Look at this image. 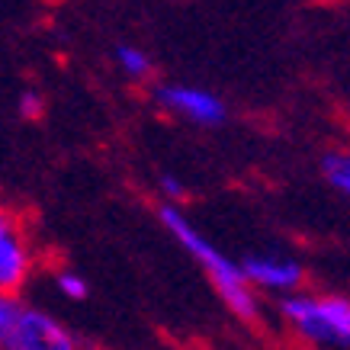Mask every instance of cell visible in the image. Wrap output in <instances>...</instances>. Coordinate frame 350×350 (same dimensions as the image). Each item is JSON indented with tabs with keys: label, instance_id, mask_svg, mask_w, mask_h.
I'll return each instance as SVG.
<instances>
[{
	"label": "cell",
	"instance_id": "1",
	"mask_svg": "<svg viewBox=\"0 0 350 350\" xmlns=\"http://www.w3.org/2000/svg\"><path fill=\"white\" fill-rule=\"evenodd\" d=\"M161 222L167 228L177 244H180L183 251L202 267V273L209 276V283L215 286V293L222 296V302L232 308L234 315L241 321H257L260 319V302H257V293L247 286V280H244L241 267L228 260V257L215 247L206 234L196 228V225L187 219V215L177 209V206H161Z\"/></svg>",
	"mask_w": 350,
	"mask_h": 350
},
{
	"label": "cell",
	"instance_id": "2",
	"mask_svg": "<svg viewBox=\"0 0 350 350\" xmlns=\"http://www.w3.org/2000/svg\"><path fill=\"white\" fill-rule=\"evenodd\" d=\"M280 315L312 347H347L350 302L338 293H293L280 299Z\"/></svg>",
	"mask_w": 350,
	"mask_h": 350
},
{
	"label": "cell",
	"instance_id": "3",
	"mask_svg": "<svg viewBox=\"0 0 350 350\" xmlns=\"http://www.w3.org/2000/svg\"><path fill=\"white\" fill-rule=\"evenodd\" d=\"M36 270V247L16 213L0 206V293L20 296Z\"/></svg>",
	"mask_w": 350,
	"mask_h": 350
},
{
	"label": "cell",
	"instance_id": "4",
	"mask_svg": "<svg viewBox=\"0 0 350 350\" xmlns=\"http://www.w3.org/2000/svg\"><path fill=\"white\" fill-rule=\"evenodd\" d=\"M154 100L158 107L170 109L174 116L190 119L196 126L215 129L222 126L228 116V107L222 103V96L206 90V87H193V84H158L154 87Z\"/></svg>",
	"mask_w": 350,
	"mask_h": 350
},
{
	"label": "cell",
	"instance_id": "5",
	"mask_svg": "<svg viewBox=\"0 0 350 350\" xmlns=\"http://www.w3.org/2000/svg\"><path fill=\"white\" fill-rule=\"evenodd\" d=\"M238 267L254 293L264 289V293H276V296H293V293H302V283H306V267L296 257L251 254Z\"/></svg>",
	"mask_w": 350,
	"mask_h": 350
},
{
	"label": "cell",
	"instance_id": "6",
	"mask_svg": "<svg viewBox=\"0 0 350 350\" xmlns=\"http://www.w3.org/2000/svg\"><path fill=\"white\" fill-rule=\"evenodd\" d=\"M10 347L16 350H81V340L71 334V328H64L62 321L42 312V308L23 306L20 325L13 334Z\"/></svg>",
	"mask_w": 350,
	"mask_h": 350
},
{
	"label": "cell",
	"instance_id": "7",
	"mask_svg": "<svg viewBox=\"0 0 350 350\" xmlns=\"http://www.w3.org/2000/svg\"><path fill=\"white\" fill-rule=\"evenodd\" d=\"M116 64H119V71H122L129 81H148L151 71H154L148 52H145V49H138V45H119L116 49Z\"/></svg>",
	"mask_w": 350,
	"mask_h": 350
},
{
	"label": "cell",
	"instance_id": "8",
	"mask_svg": "<svg viewBox=\"0 0 350 350\" xmlns=\"http://www.w3.org/2000/svg\"><path fill=\"white\" fill-rule=\"evenodd\" d=\"M321 177L331 190L347 193L350 190V154L347 151H328L321 158Z\"/></svg>",
	"mask_w": 350,
	"mask_h": 350
},
{
	"label": "cell",
	"instance_id": "9",
	"mask_svg": "<svg viewBox=\"0 0 350 350\" xmlns=\"http://www.w3.org/2000/svg\"><path fill=\"white\" fill-rule=\"evenodd\" d=\"M20 315H23V302H20V296L0 293V350H7V347L13 344V334H16Z\"/></svg>",
	"mask_w": 350,
	"mask_h": 350
},
{
	"label": "cell",
	"instance_id": "10",
	"mask_svg": "<svg viewBox=\"0 0 350 350\" xmlns=\"http://www.w3.org/2000/svg\"><path fill=\"white\" fill-rule=\"evenodd\" d=\"M55 289H58L64 299H71V302H81V299H87V293H90L87 280L81 273H75V270H58V273H55Z\"/></svg>",
	"mask_w": 350,
	"mask_h": 350
},
{
	"label": "cell",
	"instance_id": "11",
	"mask_svg": "<svg viewBox=\"0 0 350 350\" xmlns=\"http://www.w3.org/2000/svg\"><path fill=\"white\" fill-rule=\"evenodd\" d=\"M161 193H164V200H167V206H174V202L187 200V187H183L174 174H164L161 177Z\"/></svg>",
	"mask_w": 350,
	"mask_h": 350
},
{
	"label": "cell",
	"instance_id": "12",
	"mask_svg": "<svg viewBox=\"0 0 350 350\" xmlns=\"http://www.w3.org/2000/svg\"><path fill=\"white\" fill-rule=\"evenodd\" d=\"M20 113L26 119H39V116H42V96L36 94V90H23V96H20Z\"/></svg>",
	"mask_w": 350,
	"mask_h": 350
},
{
	"label": "cell",
	"instance_id": "13",
	"mask_svg": "<svg viewBox=\"0 0 350 350\" xmlns=\"http://www.w3.org/2000/svg\"><path fill=\"white\" fill-rule=\"evenodd\" d=\"M7 350H16V347H7Z\"/></svg>",
	"mask_w": 350,
	"mask_h": 350
}]
</instances>
